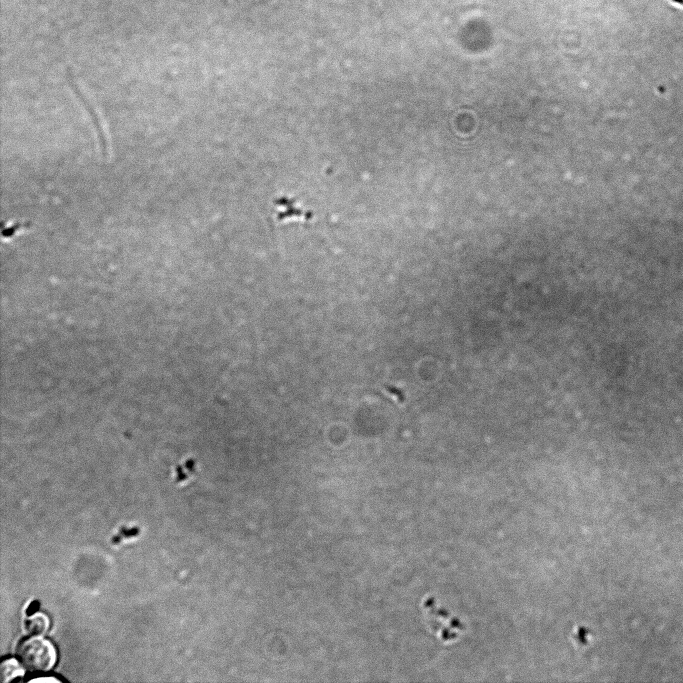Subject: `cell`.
Here are the masks:
<instances>
[{"mask_svg": "<svg viewBox=\"0 0 683 683\" xmlns=\"http://www.w3.org/2000/svg\"><path fill=\"white\" fill-rule=\"evenodd\" d=\"M48 619L43 614H34L24 621L25 631L32 636H40L47 630Z\"/></svg>", "mask_w": 683, "mask_h": 683, "instance_id": "obj_2", "label": "cell"}, {"mask_svg": "<svg viewBox=\"0 0 683 683\" xmlns=\"http://www.w3.org/2000/svg\"><path fill=\"white\" fill-rule=\"evenodd\" d=\"M30 682H59V680L55 677H39V678H34L30 679Z\"/></svg>", "mask_w": 683, "mask_h": 683, "instance_id": "obj_4", "label": "cell"}, {"mask_svg": "<svg viewBox=\"0 0 683 683\" xmlns=\"http://www.w3.org/2000/svg\"><path fill=\"white\" fill-rule=\"evenodd\" d=\"M18 657L22 665L30 671H45L55 662L53 646L46 640L30 638L18 646Z\"/></svg>", "mask_w": 683, "mask_h": 683, "instance_id": "obj_1", "label": "cell"}, {"mask_svg": "<svg viewBox=\"0 0 683 683\" xmlns=\"http://www.w3.org/2000/svg\"><path fill=\"white\" fill-rule=\"evenodd\" d=\"M1 681L9 682L12 679L20 676L23 670L19 663L14 659L5 660L0 666Z\"/></svg>", "mask_w": 683, "mask_h": 683, "instance_id": "obj_3", "label": "cell"}]
</instances>
